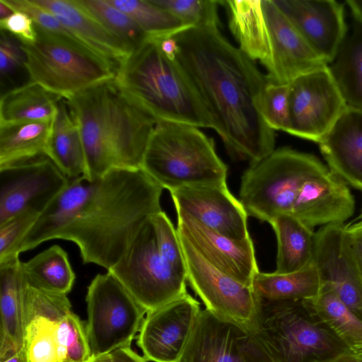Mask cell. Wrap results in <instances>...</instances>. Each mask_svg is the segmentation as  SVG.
Here are the masks:
<instances>
[{
    "label": "cell",
    "instance_id": "cell-15",
    "mask_svg": "<svg viewBox=\"0 0 362 362\" xmlns=\"http://www.w3.org/2000/svg\"><path fill=\"white\" fill-rule=\"evenodd\" d=\"M188 293L146 313L136 337L144 358L153 362H179L201 312Z\"/></svg>",
    "mask_w": 362,
    "mask_h": 362
},
{
    "label": "cell",
    "instance_id": "cell-51",
    "mask_svg": "<svg viewBox=\"0 0 362 362\" xmlns=\"http://www.w3.org/2000/svg\"><path fill=\"white\" fill-rule=\"evenodd\" d=\"M334 362H362V356L349 354L341 356Z\"/></svg>",
    "mask_w": 362,
    "mask_h": 362
},
{
    "label": "cell",
    "instance_id": "cell-26",
    "mask_svg": "<svg viewBox=\"0 0 362 362\" xmlns=\"http://www.w3.org/2000/svg\"><path fill=\"white\" fill-rule=\"evenodd\" d=\"M45 156L69 179L85 173L86 161L80 133L64 98L58 103Z\"/></svg>",
    "mask_w": 362,
    "mask_h": 362
},
{
    "label": "cell",
    "instance_id": "cell-20",
    "mask_svg": "<svg viewBox=\"0 0 362 362\" xmlns=\"http://www.w3.org/2000/svg\"><path fill=\"white\" fill-rule=\"evenodd\" d=\"M71 310L67 295L35 288L27 283L24 302V341L28 362H63L57 330Z\"/></svg>",
    "mask_w": 362,
    "mask_h": 362
},
{
    "label": "cell",
    "instance_id": "cell-42",
    "mask_svg": "<svg viewBox=\"0 0 362 362\" xmlns=\"http://www.w3.org/2000/svg\"><path fill=\"white\" fill-rule=\"evenodd\" d=\"M1 31L17 38L22 43H30L36 38L35 25L25 12L15 11L11 16L0 19Z\"/></svg>",
    "mask_w": 362,
    "mask_h": 362
},
{
    "label": "cell",
    "instance_id": "cell-40",
    "mask_svg": "<svg viewBox=\"0 0 362 362\" xmlns=\"http://www.w3.org/2000/svg\"><path fill=\"white\" fill-rule=\"evenodd\" d=\"M41 214L35 211L21 212L0 225V264L19 257L16 250Z\"/></svg>",
    "mask_w": 362,
    "mask_h": 362
},
{
    "label": "cell",
    "instance_id": "cell-14",
    "mask_svg": "<svg viewBox=\"0 0 362 362\" xmlns=\"http://www.w3.org/2000/svg\"><path fill=\"white\" fill-rule=\"evenodd\" d=\"M69 181L46 156L0 168V225L25 211L42 214Z\"/></svg>",
    "mask_w": 362,
    "mask_h": 362
},
{
    "label": "cell",
    "instance_id": "cell-4",
    "mask_svg": "<svg viewBox=\"0 0 362 362\" xmlns=\"http://www.w3.org/2000/svg\"><path fill=\"white\" fill-rule=\"evenodd\" d=\"M228 14L239 48L267 71L269 82L290 84L297 78L328 66L274 0L220 1Z\"/></svg>",
    "mask_w": 362,
    "mask_h": 362
},
{
    "label": "cell",
    "instance_id": "cell-31",
    "mask_svg": "<svg viewBox=\"0 0 362 362\" xmlns=\"http://www.w3.org/2000/svg\"><path fill=\"white\" fill-rule=\"evenodd\" d=\"M328 66L347 105L362 109V25L354 22Z\"/></svg>",
    "mask_w": 362,
    "mask_h": 362
},
{
    "label": "cell",
    "instance_id": "cell-5",
    "mask_svg": "<svg viewBox=\"0 0 362 362\" xmlns=\"http://www.w3.org/2000/svg\"><path fill=\"white\" fill-rule=\"evenodd\" d=\"M119 84L143 104L158 120L214 129V121L175 59L148 37L120 64Z\"/></svg>",
    "mask_w": 362,
    "mask_h": 362
},
{
    "label": "cell",
    "instance_id": "cell-50",
    "mask_svg": "<svg viewBox=\"0 0 362 362\" xmlns=\"http://www.w3.org/2000/svg\"><path fill=\"white\" fill-rule=\"evenodd\" d=\"M15 11H13L4 0H0V17L1 19L5 18L11 16Z\"/></svg>",
    "mask_w": 362,
    "mask_h": 362
},
{
    "label": "cell",
    "instance_id": "cell-17",
    "mask_svg": "<svg viewBox=\"0 0 362 362\" xmlns=\"http://www.w3.org/2000/svg\"><path fill=\"white\" fill-rule=\"evenodd\" d=\"M170 193L177 214L187 215L233 240L251 239L248 216L227 185L182 187Z\"/></svg>",
    "mask_w": 362,
    "mask_h": 362
},
{
    "label": "cell",
    "instance_id": "cell-24",
    "mask_svg": "<svg viewBox=\"0 0 362 362\" xmlns=\"http://www.w3.org/2000/svg\"><path fill=\"white\" fill-rule=\"evenodd\" d=\"M32 1L52 13L87 47L110 62L116 71L132 52L77 0Z\"/></svg>",
    "mask_w": 362,
    "mask_h": 362
},
{
    "label": "cell",
    "instance_id": "cell-7",
    "mask_svg": "<svg viewBox=\"0 0 362 362\" xmlns=\"http://www.w3.org/2000/svg\"><path fill=\"white\" fill-rule=\"evenodd\" d=\"M141 169L169 192L188 186L226 185L227 165L214 140L199 127L158 120Z\"/></svg>",
    "mask_w": 362,
    "mask_h": 362
},
{
    "label": "cell",
    "instance_id": "cell-46",
    "mask_svg": "<svg viewBox=\"0 0 362 362\" xmlns=\"http://www.w3.org/2000/svg\"><path fill=\"white\" fill-rule=\"evenodd\" d=\"M346 3L351 11L354 22L362 25V0H348Z\"/></svg>",
    "mask_w": 362,
    "mask_h": 362
},
{
    "label": "cell",
    "instance_id": "cell-48",
    "mask_svg": "<svg viewBox=\"0 0 362 362\" xmlns=\"http://www.w3.org/2000/svg\"><path fill=\"white\" fill-rule=\"evenodd\" d=\"M346 228L349 232L362 230V210L358 217L354 222L346 225Z\"/></svg>",
    "mask_w": 362,
    "mask_h": 362
},
{
    "label": "cell",
    "instance_id": "cell-32",
    "mask_svg": "<svg viewBox=\"0 0 362 362\" xmlns=\"http://www.w3.org/2000/svg\"><path fill=\"white\" fill-rule=\"evenodd\" d=\"M252 288L256 296L271 300H310L316 297L321 283L316 267L311 264L288 274L259 272Z\"/></svg>",
    "mask_w": 362,
    "mask_h": 362
},
{
    "label": "cell",
    "instance_id": "cell-45",
    "mask_svg": "<svg viewBox=\"0 0 362 362\" xmlns=\"http://www.w3.org/2000/svg\"><path fill=\"white\" fill-rule=\"evenodd\" d=\"M253 339V338H252ZM247 362H272L262 352L253 339L252 347L247 355Z\"/></svg>",
    "mask_w": 362,
    "mask_h": 362
},
{
    "label": "cell",
    "instance_id": "cell-35",
    "mask_svg": "<svg viewBox=\"0 0 362 362\" xmlns=\"http://www.w3.org/2000/svg\"><path fill=\"white\" fill-rule=\"evenodd\" d=\"M77 1L131 51L148 37L128 15L110 4L107 0Z\"/></svg>",
    "mask_w": 362,
    "mask_h": 362
},
{
    "label": "cell",
    "instance_id": "cell-18",
    "mask_svg": "<svg viewBox=\"0 0 362 362\" xmlns=\"http://www.w3.org/2000/svg\"><path fill=\"white\" fill-rule=\"evenodd\" d=\"M300 35L328 64L346 37L344 7L334 0H274Z\"/></svg>",
    "mask_w": 362,
    "mask_h": 362
},
{
    "label": "cell",
    "instance_id": "cell-33",
    "mask_svg": "<svg viewBox=\"0 0 362 362\" xmlns=\"http://www.w3.org/2000/svg\"><path fill=\"white\" fill-rule=\"evenodd\" d=\"M306 300L352 354L362 356V319L325 286H321L316 297Z\"/></svg>",
    "mask_w": 362,
    "mask_h": 362
},
{
    "label": "cell",
    "instance_id": "cell-38",
    "mask_svg": "<svg viewBox=\"0 0 362 362\" xmlns=\"http://www.w3.org/2000/svg\"><path fill=\"white\" fill-rule=\"evenodd\" d=\"M150 221L160 255L175 272L187 279L185 262L177 228L163 211L153 214Z\"/></svg>",
    "mask_w": 362,
    "mask_h": 362
},
{
    "label": "cell",
    "instance_id": "cell-43",
    "mask_svg": "<svg viewBox=\"0 0 362 362\" xmlns=\"http://www.w3.org/2000/svg\"><path fill=\"white\" fill-rule=\"evenodd\" d=\"M346 232L351 250L362 276V230Z\"/></svg>",
    "mask_w": 362,
    "mask_h": 362
},
{
    "label": "cell",
    "instance_id": "cell-10",
    "mask_svg": "<svg viewBox=\"0 0 362 362\" xmlns=\"http://www.w3.org/2000/svg\"><path fill=\"white\" fill-rule=\"evenodd\" d=\"M86 323L92 357L130 346L146 311L110 272L98 274L88 286Z\"/></svg>",
    "mask_w": 362,
    "mask_h": 362
},
{
    "label": "cell",
    "instance_id": "cell-23",
    "mask_svg": "<svg viewBox=\"0 0 362 362\" xmlns=\"http://www.w3.org/2000/svg\"><path fill=\"white\" fill-rule=\"evenodd\" d=\"M318 144L329 169L362 191V109L347 105Z\"/></svg>",
    "mask_w": 362,
    "mask_h": 362
},
{
    "label": "cell",
    "instance_id": "cell-28",
    "mask_svg": "<svg viewBox=\"0 0 362 362\" xmlns=\"http://www.w3.org/2000/svg\"><path fill=\"white\" fill-rule=\"evenodd\" d=\"M63 98L29 81L6 92L0 100V125L53 120Z\"/></svg>",
    "mask_w": 362,
    "mask_h": 362
},
{
    "label": "cell",
    "instance_id": "cell-34",
    "mask_svg": "<svg viewBox=\"0 0 362 362\" xmlns=\"http://www.w3.org/2000/svg\"><path fill=\"white\" fill-rule=\"evenodd\" d=\"M128 15L151 38L171 37L189 28L168 11L151 0H107Z\"/></svg>",
    "mask_w": 362,
    "mask_h": 362
},
{
    "label": "cell",
    "instance_id": "cell-11",
    "mask_svg": "<svg viewBox=\"0 0 362 362\" xmlns=\"http://www.w3.org/2000/svg\"><path fill=\"white\" fill-rule=\"evenodd\" d=\"M113 274L146 311L157 309L187 292V279L161 257L150 218L138 232Z\"/></svg>",
    "mask_w": 362,
    "mask_h": 362
},
{
    "label": "cell",
    "instance_id": "cell-30",
    "mask_svg": "<svg viewBox=\"0 0 362 362\" xmlns=\"http://www.w3.org/2000/svg\"><path fill=\"white\" fill-rule=\"evenodd\" d=\"M22 269L29 286L52 293L67 295L76 279L67 253L57 245L22 262Z\"/></svg>",
    "mask_w": 362,
    "mask_h": 362
},
{
    "label": "cell",
    "instance_id": "cell-49",
    "mask_svg": "<svg viewBox=\"0 0 362 362\" xmlns=\"http://www.w3.org/2000/svg\"><path fill=\"white\" fill-rule=\"evenodd\" d=\"M88 362H117L112 352L95 357H92Z\"/></svg>",
    "mask_w": 362,
    "mask_h": 362
},
{
    "label": "cell",
    "instance_id": "cell-3",
    "mask_svg": "<svg viewBox=\"0 0 362 362\" xmlns=\"http://www.w3.org/2000/svg\"><path fill=\"white\" fill-rule=\"evenodd\" d=\"M80 133L90 180L117 168H141L157 118L115 77L66 99Z\"/></svg>",
    "mask_w": 362,
    "mask_h": 362
},
{
    "label": "cell",
    "instance_id": "cell-2",
    "mask_svg": "<svg viewBox=\"0 0 362 362\" xmlns=\"http://www.w3.org/2000/svg\"><path fill=\"white\" fill-rule=\"evenodd\" d=\"M172 37L175 59L230 154L252 163L274 151V130L260 112L268 80L255 62L229 42L218 27L189 28Z\"/></svg>",
    "mask_w": 362,
    "mask_h": 362
},
{
    "label": "cell",
    "instance_id": "cell-47",
    "mask_svg": "<svg viewBox=\"0 0 362 362\" xmlns=\"http://www.w3.org/2000/svg\"><path fill=\"white\" fill-rule=\"evenodd\" d=\"M0 362H28L23 346L18 352Z\"/></svg>",
    "mask_w": 362,
    "mask_h": 362
},
{
    "label": "cell",
    "instance_id": "cell-19",
    "mask_svg": "<svg viewBox=\"0 0 362 362\" xmlns=\"http://www.w3.org/2000/svg\"><path fill=\"white\" fill-rule=\"evenodd\" d=\"M177 233L212 266L252 287L257 263L252 239L238 241L208 228L195 219L177 214Z\"/></svg>",
    "mask_w": 362,
    "mask_h": 362
},
{
    "label": "cell",
    "instance_id": "cell-12",
    "mask_svg": "<svg viewBox=\"0 0 362 362\" xmlns=\"http://www.w3.org/2000/svg\"><path fill=\"white\" fill-rule=\"evenodd\" d=\"M178 235L185 262L187 281L206 309L249 332L253 327L257 311V296L252 287L212 266L185 238L179 233Z\"/></svg>",
    "mask_w": 362,
    "mask_h": 362
},
{
    "label": "cell",
    "instance_id": "cell-25",
    "mask_svg": "<svg viewBox=\"0 0 362 362\" xmlns=\"http://www.w3.org/2000/svg\"><path fill=\"white\" fill-rule=\"evenodd\" d=\"M26 284L19 257L0 264V361L23 346Z\"/></svg>",
    "mask_w": 362,
    "mask_h": 362
},
{
    "label": "cell",
    "instance_id": "cell-37",
    "mask_svg": "<svg viewBox=\"0 0 362 362\" xmlns=\"http://www.w3.org/2000/svg\"><path fill=\"white\" fill-rule=\"evenodd\" d=\"M188 28L218 27V4L213 0H151Z\"/></svg>",
    "mask_w": 362,
    "mask_h": 362
},
{
    "label": "cell",
    "instance_id": "cell-16",
    "mask_svg": "<svg viewBox=\"0 0 362 362\" xmlns=\"http://www.w3.org/2000/svg\"><path fill=\"white\" fill-rule=\"evenodd\" d=\"M313 263L321 286L332 290L362 319V276L349 246L345 223L322 226L315 233Z\"/></svg>",
    "mask_w": 362,
    "mask_h": 362
},
{
    "label": "cell",
    "instance_id": "cell-1",
    "mask_svg": "<svg viewBox=\"0 0 362 362\" xmlns=\"http://www.w3.org/2000/svg\"><path fill=\"white\" fill-rule=\"evenodd\" d=\"M164 189L141 168L113 169L90 180L69 179L18 245L16 254L52 239L74 243L83 262L107 271L144 224L161 211Z\"/></svg>",
    "mask_w": 362,
    "mask_h": 362
},
{
    "label": "cell",
    "instance_id": "cell-8",
    "mask_svg": "<svg viewBox=\"0 0 362 362\" xmlns=\"http://www.w3.org/2000/svg\"><path fill=\"white\" fill-rule=\"evenodd\" d=\"M35 25L34 42H21L30 81L66 99L115 77L116 69L81 42Z\"/></svg>",
    "mask_w": 362,
    "mask_h": 362
},
{
    "label": "cell",
    "instance_id": "cell-22",
    "mask_svg": "<svg viewBox=\"0 0 362 362\" xmlns=\"http://www.w3.org/2000/svg\"><path fill=\"white\" fill-rule=\"evenodd\" d=\"M253 339L242 326L202 310L179 362H247Z\"/></svg>",
    "mask_w": 362,
    "mask_h": 362
},
{
    "label": "cell",
    "instance_id": "cell-39",
    "mask_svg": "<svg viewBox=\"0 0 362 362\" xmlns=\"http://www.w3.org/2000/svg\"><path fill=\"white\" fill-rule=\"evenodd\" d=\"M289 92V84H276L269 81L264 89L260 112L267 124L274 131L288 132Z\"/></svg>",
    "mask_w": 362,
    "mask_h": 362
},
{
    "label": "cell",
    "instance_id": "cell-44",
    "mask_svg": "<svg viewBox=\"0 0 362 362\" xmlns=\"http://www.w3.org/2000/svg\"><path fill=\"white\" fill-rule=\"evenodd\" d=\"M117 362H148L144 356H141L130 346L119 349L112 352Z\"/></svg>",
    "mask_w": 362,
    "mask_h": 362
},
{
    "label": "cell",
    "instance_id": "cell-29",
    "mask_svg": "<svg viewBox=\"0 0 362 362\" xmlns=\"http://www.w3.org/2000/svg\"><path fill=\"white\" fill-rule=\"evenodd\" d=\"M52 121L0 125V168L45 156Z\"/></svg>",
    "mask_w": 362,
    "mask_h": 362
},
{
    "label": "cell",
    "instance_id": "cell-36",
    "mask_svg": "<svg viewBox=\"0 0 362 362\" xmlns=\"http://www.w3.org/2000/svg\"><path fill=\"white\" fill-rule=\"evenodd\" d=\"M57 339L63 362H88L92 358L86 323L72 310L61 320Z\"/></svg>",
    "mask_w": 362,
    "mask_h": 362
},
{
    "label": "cell",
    "instance_id": "cell-21",
    "mask_svg": "<svg viewBox=\"0 0 362 362\" xmlns=\"http://www.w3.org/2000/svg\"><path fill=\"white\" fill-rule=\"evenodd\" d=\"M354 206L346 183L324 165L304 182L291 214L313 229L344 224L353 215Z\"/></svg>",
    "mask_w": 362,
    "mask_h": 362
},
{
    "label": "cell",
    "instance_id": "cell-27",
    "mask_svg": "<svg viewBox=\"0 0 362 362\" xmlns=\"http://www.w3.org/2000/svg\"><path fill=\"white\" fill-rule=\"evenodd\" d=\"M277 240L274 272L288 274L313 262L315 233L291 214H281L269 223Z\"/></svg>",
    "mask_w": 362,
    "mask_h": 362
},
{
    "label": "cell",
    "instance_id": "cell-41",
    "mask_svg": "<svg viewBox=\"0 0 362 362\" xmlns=\"http://www.w3.org/2000/svg\"><path fill=\"white\" fill-rule=\"evenodd\" d=\"M1 33L0 73L3 80L21 66H24L25 55L21 42L17 38L4 31Z\"/></svg>",
    "mask_w": 362,
    "mask_h": 362
},
{
    "label": "cell",
    "instance_id": "cell-6",
    "mask_svg": "<svg viewBox=\"0 0 362 362\" xmlns=\"http://www.w3.org/2000/svg\"><path fill=\"white\" fill-rule=\"evenodd\" d=\"M249 332L272 362H334L352 354L306 300L257 296Z\"/></svg>",
    "mask_w": 362,
    "mask_h": 362
},
{
    "label": "cell",
    "instance_id": "cell-9",
    "mask_svg": "<svg viewBox=\"0 0 362 362\" xmlns=\"http://www.w3.org/2000/svg\"><path fill=\"white\" fill-rule=\"evenodd\" d=\"M323 165L311 154L288 147L274 149L244 172L238 200L247 216L270 223L291 213L304 182Z\"/></svg>",
    "mask_w": 362,
    "mask_h": 362
},
{
    "label": "cell",
    "instance_id": "cell-13",
    "mask_svg": "<svg viewBox=\"0 0 362 362\" xmlns=\"http://www.w3.org/2000/svg\"><path fill=\"white\" fill-rule=\"evenodd\" d=\"M289 85L287 132L318 144L347 106L329 66L303 75Z\"/></svg>",
    "mask_w": 362,
    "mask_h": 362
}]
</instances>
